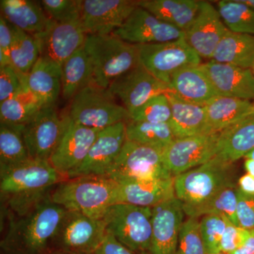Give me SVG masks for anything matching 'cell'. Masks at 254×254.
<instances>
[{
	"label": "cell",
	"mask_w": 254,
	"mask_h": 254,
	"mask_svg": "<svg viewBox=\"0 0 254 254\" xmlns=\"http://www.w3.org/2000/svg\"><path fill=\"white\" fill-rule=\"evenodd\" d=\"M50 192L33 201L6 208L7 224L1 241V254H48L46 252L66 211L53 201Z\"/></svg>",
	"instance_id": "6da1fadb"
},
{
	"label": "cell",
	"mask_w": 254,
	"mask_h": 254,
	"mask_svg": "<svg viewBox=\"0 0 254 254\" xmlns=\"http://www.w3.org/2000/svg\"><path fill=\"white\" fill-rule=\"evenodd\" d=\"M118 182L107 176L66 179L53 187L50 197L68 211L103 219L107 209L115 204Z\"/></svg>",
	"instance_id": "7a4b0ae2"
},
{
	"label": "cell",
	"mask_w": 254,
	"mask_h": 254,
	"mask_svg": "<svg viewBox=\"0 0 254 254\" xmlns=\"http://www.w3.org/2000/svg\"><path fill=\"white\" fill-rule=\"evenodd\" d=\"M83 46L91 60L93 83L103 89L139 64L138 46L114 34L87 35Z\"/></svg>",
	"instance_id": "3957f363"
},
{
	"label": "cell",
	"mask_w": 254,
	"mask_h": 254,
	"mask_svg": "<svg viewBox=\"0 0 254 254\" xmlns=\"http://www.w3.org/2000/svg\"><path fill=\"white\" fill-rule=\"evenodd\" d=\"M48 160L30 159L0 171L1 201H28L47 194L55 185L66 180Z\"/></svg>",
	"instance_id": "277c9868"
},
{
	"label": "cell",
	"mask_w": 254,
	"mask_h": 254,
	"mask_svg": "<svg viewBox=\"0 0 254 254\" xmlns=\"http://www.w3.org/2000/svg\"><path fill=\"white\" fill-rule=\"evenodd\" d=\"M234 163L215 156L208 162L174 177L175 196L184 205L204 202L227 187L236 186Z\"/></svg>",
	"instance_id": "5b68a950"
},
{
	"label": "cell",
	"mask_w": 254,
	"mask_h": 254,
	"mask_svg": "<svg viewBox=\"0 0 254 254\" xmlns=\"http://www.w3.org/2000/svg\"><path fill=\"white\" fill-rule=\"evenodd\" d=\"M152 208L116 203L107 209L103 220L106 231L133 253L150 252Z\"/></svg>",
	"instance_id": "8992f818"
},
{
	"label": "cell",
	"mask_w": 254,
	"mask_h": 254,
	"mask_svg": "<svg viewBox=\"0 0 254 254\" xmlns=\"http://www.w3.org/2000/svg\"><path fill=\"white\" fill-rule=\"evenodd\" d=\"M115 98L108 90L92 83L71 100L68 118L82 126L100 130L128 121L129 113Z\"/></svg>",
	"instance_id": "52a82bcc"
},
{
	"label": "cell",
	"mask_w": 254,
	"mask_h": 254,
	"mask_svg": "<svg viewBox=\"0 0 254 254\" xmlns=\"http://www.w3.org/2000/svg\"><path fill=\"white\" fill-rule=\"evenodd\" d=\"M105 176L118 182L173 178L163 160V150L127 139Z\"/></svg>",
	"instance_id": "ba28073f"
},
{
	"label": "cell",
	"mask_w": 254,
	"mask_h": 254,
	"mask_svg": "<svg viewBox=\"0 0 254 254\" xmlns=\"http://www.w3.org/2000/svg\"><path fill=\"white\" fill-rule=\"evenodd\" d=\"M137 46L139 64L167 84L170 85L172 76L179 70L201 64V58L184 36L175 41Z\"/></svg>",
	"instance_id": "9c48e42d"
},
{
	"label": "cell",
	"mask_w": 254,
	"mask_h": 254,
	"mask_svg": "<svg viewBox=\"0 0 254 254\" xmlns=\"http://www.w3.org/2000/svg\"><path fill=\"white\" fill-rule=\"evenodd\" d=\"M106 234L103 219L66 210L52 242L58 250L53 253L93 254Z\"/></svg>",
	"instance_id": "30bf717a"
},
{
	"label": "cell",
	"mask_w": 254,
	"mask_h": 254,
	"mask_svg": "<svg viewBox=\"0 0 254 254\" xmlns=\"http://www.w3.org/2000/svg\"><path fill=\"white\" fill-rule=\"evenodd\" d=\"M219 133L176 138L163 150L164 165L173 177L186 173L216 155Z\"/></svg>",
	"instance_id": "8fae6325"
},
{
	"label": "cell",
	"mask_w": 254,
	"mask_h": 254,
	"mask_svg": "<svg viewBox=\"0 0 254 254\" xmlns=\"http://www.w3.org/2000/svg\"><path fill=\"white\" fill-rule=\"evenodd\" d=\"M65 125L66 118H60L55 105H47L21 127L31 158L50 161L59 145Z\"/></svg>",
	"instance_id": "7c38bea8"
},
{
	"label": "cell",
	"mask_w": 254,
	"mask_h": 254,
	"mask_svg": "<svg viewBox=\"0 0 254 254\" xmlns=\"http://www.w3.org/2000/svg\"><path fill=\"white\" fill-rule=\"evenodd\" d=\"M127 122L100 130L86 158L67 179L85 176H105L121 153L127 140Z\"/></svg>",
	"instance_id": "4fadbf2b"
},
{
	"label": "cell",
	"mask_w": 254,
	"mask_h": 254,
	"mask_svg": "<svg viewBox=\"0 0 254 254\" xmlns=\"http://www.w3.org/2000/svg\"><path fill=\"white\" fill-rule=\"evenodd\" d=\"M36 37L42 59L63 68L64 63L84 45L87 34L81 21L60 23L50 19Z\"/></svg>",
	"instance_id": "5bb4252c"
},
{
	"label": "cell",
	"mask_w": 254,
	"mask_h": 254,
	"mask_svg": "<svg viewBox=\"0 0 254 254\" xmlns=\"http://www.w3.org/2000/svg\"><path fill=\"white\" fill-rule=\"evenodd\" d=\"M107 90L123 102L129 115L155 95L173 92L170 85L160 81L140 64L115 79Z\"/></svg>",
	"instance_id": "9a60e30c"
},
{
	"label": "cell",
	"mask_w": 254,
	"mask_h": 254,
	"mask_svg": "<svg viewBox=\"0 0 254 254\" xmlns=\"http://www.w3.org/2000/svg\"><path fill=\"white\" fill-rule=\"evenodd\" d=\"M65 118L64 131L50 162L67 179L68 174L77 169L86 158L100 130L75 123L68 115Z\"/></svg>",
	"instance_id": "2e32d148"
},
{
	"label": "cell",
	"mask_w": 254,
	"mask_h": 254,
	"mask_svg": "<svg viewBox=\"0 0 254 254\" xmlns=\"http://www.w3.org/2000/svg\"><path fill=\"white\" fill-rule=\"evenodd\" d=\"M138 6V0H83L81 23L87 35H110Z\"/></svg>",
	"instance_id": "e0dca14e"
},
{
	"label": "cell",
	"mask_w": 254,
	"mask_h": 254,
	"mask_svg": "<svg viewBox=\"0 0 254 254\" xmlns=\"http://www.w3.org/2000/svg\"><path fill=\"white\" fill-rule=\"evenodd\" d=\"M152 240L150 254H176L177 244L185 213L176 196L152 208Z\"/></svg>",
	"instance_id": "ac0fdd59"
},
{
	"label": "cell",
	"mask_w": 254,
	"mask_h": 254,
	"mask_svg": "<svg viewBox=\"0 0 254 254\" xmlns=\"http://www.w3.org/2000/svg\"><path fill=\"white\" fill-rule=\"evenodd\" d=\"M113 34L131 44L144 45L175 41L184 32L138 6Z\"/></svg>",
	"instance_id": "d6986e66"
},
{
	"label": "cell",
	"mask_w": 254,
	"mask_h": 254,
	"mask_svg": "<svg viewBox=\"0 0 254 254\" xmlns=\"http://www.w3.org/2000/svg\"><path fill=\"white\" fill-rule=\"evenodd\" d=\"M228 31L218 8L209 1H200L196 16L184 32V37L200 58L210 60Z\"/></svg>",
	"instance_id": "ffe728a7"
},
{
	"label": "cell",
	"mask_w": 254,
	"mask_h": 254,
	"mask_svg": "<svg viewBox=\"0 0 254 254\" xmlns=\"http://www.w3.org/2000/svg\"><path fill=\"white\" fill-rule=\"evenodd\" d=\"M219 95L254 101V76L250 68L210 60L201 64Z\"/></svg>",
	"instance_id": "44dd1931"
},
{
	"label": "cell",
	"mask_w": 254,
	"mask_h": 254,
	"mask_svg": "<svg viewBox=\"0 0 254 254\" xmlns=\"http://www.w3.org/2000/svg\"><path fill=\"white\" fill-rule=\"evenodd\" d=\"M118 183L115 204L127 203L153 208L175 195L174 177L165 180H130Z\"/></svg>",
	"instance_id": "7402d4cb"
},
{
	"label": "cell",
	"mask_w": 254,
	"mask_h": 254,
	"mask_svg": "<svg viewBox=\"0 0 254 254\" xmlns=\"http://www.w3.org/2000/svg\"><path fill=\"white\" fill-rule=\"evenodd\" d=\"M170 86L182 99L202 106L219 95L201 64L177 71L172 76Z\"/></svg>",
	"instance_id": "603a6c76"
},
{
	"label": "cell",
	"mask_w": 254,
	"mask_h": 254,
	"mask_svg": "<svg viewBox=\"0 0 254 254\" xmlns=\"http://www.w3.org/2000/svg\"><path fill=\"white\" fill-rule=\"evenodd\" d=\"M208 133H219L254 115V101L215 97L205 105Z\"/></svg>",
	"instance_id": "cb8c5ba5"
},
{
	"label": "cell",
	"mask_w": 254,
	"mask_h": 254,
	"mask_svg": "<svg viewBox=\"0 0 254 254\" xmlns=\"http://www.w3.org/2000/svg\"><path fill=\"white\" fill-rule=\"evenodd\" d=\"M167 95L171 105L170 125L176 138L208 133L204 106L182 99L174 92Z\"/></svg>",
	"instance_id": "d4e9b609"
},
{
	"label": "cell",
	"mask_w": 254,
	"mask_h": 254,
	"mask_svg": "<svg viewBox=\"0 0 254 254\" xmlns=\"http://www.w3.org/2000/svg\"><path fill=\"white\" fill-rule=\"evenodd\" d=\"M0 11L8 23L32 35L44 31L50 21L40 1L1 0Z\"/></svg>",
	"instance_id": "484cf974"
},
{
	"label": "cell",
	"mask_w": 254,
	"mask_h": 254,
	"mask_svg": "<svg viewBox=\"0 0 254 254\" xmlns=\"http://www.w3.org/2000/svg\"><path fill=\"white\" fill-rule=\"evenodd\" d=\"M24 83L44 106L55 105L62 94V67L40 58Z\"/></svg>",
	"instance_id": "4316f807"
},
{
	"label": "cell",
	"mask_w": 254,
	"mask_h": 254,
	"mask_svg": "<svg viewBox=\"0 0 254 254\" xmlns=\"http://www.w3.org/2000/svg\"><path fill=\"white\" fill-rule=\"evenodd\" d=\"M254 148V115L219 132L215 156L235 163Z\"/></svg>",
	"instance_id": "83f0119b"
},
{
	"label": "cell",
	"mask_w": 254,
	"mask_h": 254,
	"mask_svg": "<svg viewBox=\"0 0 254 254\" xmlns=\"http://www.w3.org/2000/svg\"><path fill=\"white\" fill-rule=\"evenodd\" d=\"M199 4L198 0H138V6L183 32L193 22Z\"/></svg>",
	"instance_id": "f1b7e54d"
},
{
	"label": "cell",
	"mask_w": 254,
	"mask_h": 254,
	"mask_svg": "<svg viewBox=\"0 0 254 254\" xmlns=\"http://www.w3.org/2000/svg\"><path fill=\"white\" fill-rule=\"evenodd\" d=\"M210 60L251 69L254 66V36L227 31Z\"/></svg>",
	"instance_id": "f546056e"
},
{
	"label": "cell",
	"mask_w": 254,
	"mask_h": 254,
	"mask_svg": "<svg viewBox=\"0 0 254 254\" xmlns=\"http://www.w3.org/2000/svg\"><path fill=\"white\" fill-rule=\"evenodd\" d=\"M93 83V71L89 57L82 46L64 63L62 68V95L72 100L78 92Z\"/></svg>",
	"instance_id": "4dcf8cb0"
},
{
	"label": "cell",
	"mask_w": 254,
	"mask_h": 254,
	"mask_svg": "<svg viewBox=\"0 0 254 254\" xmlns=\"http://www.w3.org/2000/svg\"><path fill=\"white\" fill-rule=\"evenodd\" d=\"M44 105L27 87L9 99L0 103V124L21 127L34 118Z\"/></svg>",
	"instance_id": "1f68e13d"
},
{
	"label": "cell",
	"mask_w": 254,
	"mask_h": 254,
	"mask_svg": "<svg viewBox=\"0 0 254 254\" xmlns=\"http://www.w3.org/2000/svg\"><path fill=\"white\" fill-rule=\"evenodd\" d=\"M238 186L224 189L204 202L193 205H184V211L189 218H197L205 215H217L225 217L235 225L237 218Z\"/></svg>",
	"instance_id": "d6a6232c"
},
{
	"label": "cell",
	"mask_w": 254,
	"mask_h": 254,
	"mask_svg": "<svg viewBox=\"0 0 254 254\" xmlns=\"http://www.w3.org/2000/svg\"><path fill=\"white\" fill-rule=\"evenodd\" d=\"M13 39L10 50L11 65L20 74L27 75L41 57L38 40L34 35L11 25Z\"/></svg>",
	"instance_id": "836d02e7"
},
{
	"label": "cell",
	"mask_w": 254,
	"mask_h": 254,
	"mask_svg": "<svg viewBox=\"0 0 254 254\" xmlns=\"http://www.w3.org/2000/svg\"><path fill=\"white\" fill-rule=\"evenodd\" d=\"M21 127L0 124V171L31 159L23 139Z\"/></svg>",
	"instance_id": "e575fe53"
},
{
	"label": "cell",
	"mask_w": 254,
	"mask_h": 254,
	"mask_svg": "<svg viewBox=\"0 0 254 254\" xmlns=\"http://www.w3.org/2000/svg\"><path fill=\"white\" fill-rule=\"evenodd\" d=\"M127 139L163 150L176 138L170 124L127 122Z\"/></svg>",
	"instance_id": "d590c367"
},
{
	"label": "cell",
	"mask_w": 254,
	"mask_h": 254,
	"mask_svg": "<svg viewBox=\"0 0 254 254\" xmlns=\"http://www.w3.org/2000/svg\"><path fill=\"white\" fill-rule=\"evenodd\" d=\"M218 10L229 31L254 36V8L242 0H221Z\"/></svg>",
	"instance_id": "8d00e7d4"
},
{
	"label": "cell",
	"mask_w": 254,
	"mask_h": 254,
	"mask_svg": "<svg viewBox=\"0 0 254 254\" xmlns=\"http://www.w3.org/2000/svg\"><path fill=\"white\" fill-rule=\"evenodd\" d=\"M171 105L167 94L155 95L130 115V120L153 124H170Z\"/></svg>",
	"instance_id": "74e56055"
},
{
	"label": "cell",
	"mask_w": 254,
	"mask_h": 254,
	"mask_svg": "<svg viewBox=\"0 0 254 254\" xmlns=\"http://www.w3.org/2000/svg\"><path fill=\"white\" fill-rule=\"evenodd\" d=\"M176 254H207L198 219L189 218L184 222Z\"/></svg>",
	"instance_id": "f35d334b"
},
{
	"label": "cell",
	"mask_w": 254,
	"mask_h": 254,
	"mask_svg": "<svg viewBox=\"0 0 254 254\" xmlns=\"http://www.w3.org/2000/svg\"><path fill=\"white\" fill-rule=\"evenodd\" d=\"M228 220L225 217L217 215L202 217L200 230L207 254L220 252V242Z\"/></svg>",
	"instance_id": "ab89813d"
},
{
	"label": "cell",
	"mask_w": 254,
	"mask_h": 254,
	"mask_svg": "<svg viewBox=\"0 0 254 254\" xmlns=\"http://www.w3.org/2000/svg\"><path fill=\"white\" fill-rule=\"evenodd\" d=\"M40 2L50 19L60 23L81 20L82 0H43Z\"/></svg>",
	"instance_id": "60d3db41"
},
{
	"label": "cell",
	"mask_w": 254,
	"mask_h": 254,
	"mask_svg": "<svg viewBox=\"0 0 254 254\" xmlns=\"http://www.w3.org/2000/svg\"><path fill=\"white\" fill-rule=\"evenodd\" d=\"M25 76L11 65L0 67V103L9 99L24 88Z\"/></svg>",
	"instance_id": "b9f144b4"
},
{
	"label": "cell",
	"mask_w": 254,
	"mask_h": 254,
	"mask_svg": "<svg viewBox=\"0 0 254 254\" xmlns=\"http://www.w3.org/2000/svg\"><path fill=\"white\" fill-rule=\"evenodd\" d=\"M250 233V230H245L228 220L220 242V252L231 254L245 243Z\"/></svg>",
	"instance_id": "7bdbcfd3"
},
{
	"label": "cell",
	"mask_w": 254,
	"mask_h": 254,
	"mask_svg": "<svg viewBox=\"0 0 254 254\" xmlns=\"http://www.w3.org/2000/svg\"><path fill=\"white\" fill-rule=\"evenodd\" d=\"M237 218L239 226L247 230H254V195L237 190Z\"/></svg>",
	"instance_id": "ee69618b"
},
{
	"label": "cell",
	"mask_w": 254,
	"mask_h": 254,
	"mask_svg": "<svg viewBox=\"0 0 254 254\" xmlns=\"http://www.w3.org/2000/svg\"><path fill=\"white\" fill-rule=\"evenodd\" d=\"M12 39L11 25L0 15V67L11 65L10 50Z\"/></svg>",
	"instance_id": "f6af8a7d"
},
{
	"label": "cell",
	"mask_w": 254,
	"mask_h": 254,
	"mask_svg": "<svg viewBox=\"0 0 254 254\" xmlns=\"http://www.w3.org/2000/svg\"><path fill=\"white\" fill-rule=\"evenodd\" d=\"M93 254H135L107 232L104 240Z\"/></svg>",
	"instance_id": "bcb514c9"
},
{
	"label": "cell",
	"mask_w": 254,
	"mask_h": 254,
	"mask_svg": "<svg viewBox=\"0 0 254 254\" xmlns=\"http://www.w3.org/2000/svg\"><path fill=\"white\" fill-rule=\"evenodd\" d=\"M238 188L244 193L254 195V177L247 173L238 180Z\"/></svg>",
	"instance_id": "7dc6e473"
},
{
	"label": "cell",
	"mask_w": 254,
	"mask_h": 254,
	"mask_svg": "<svg viewBox=\"0 0 254 254\" xmlns=\"http://www.w3.org/2000/svg\"><path fill=\"white\" fill-rule=\"evenodd\" d=\"M231 254H254V230H251L250 237L245 243Z\"/></svg>",
	"instance_id": "c3c4849f"
},
{
	"label": "cell",
	"mask_w": 254,
	"mask_h": 254,
	"mask_svg": "<svg viewBox=\"0 0 254 254\" xmlns=\"http://www.w3.org/2000/svg\"><path fill=\"white\" fill-rule=\"evenodd\" d=\"M245 168L247 173L254 177V160L246 158Z\"/></svg>",
	"instance_id": "681fc988"
},
{
	"label": "cell",
	"mask_w": 254,
	"mask_h": 254,
	"mask_svg": "<svg viewBox=\"0 0 254 254\" xmlns=\"http://www.w3.org/2000/svg\"><path fill=\"white\" fill-rule=\"evenodd\" d=\"M245 158L247 159H251V160H254V148L253 150H252V151L250 152V153H249L248 154L246 155Z\"/></svg>",
	"instance_id": "f907efd6"
},
{
	"label": "cell",
	"mask_w": 254,
	"mask_h": 254,
	"mask_svg": "<svg viewBox=\"0 0 254 254\" xmlns=\"http://www.w3.org/2000/svg\"><path fill=\"white\" fill-rule=\"evenodd\" d=\"M242 1L254 8V0H242Z\"/></svg>",
	"instance_id": "816d5d0a"
},
{
	"label": "cell",
	"mask_w": 254,
	"mask_h": 254,
	"mask_svg": "<svg viewBox=\"0 0 254 254\" xmlns=\"http://www.w3.org/2000/svg\"><path fill=\"white\" fill-rule=\"evenodd\" d=\"M50 254H63V253H50Z\"/></svg>",
	"instance_id": "f5cc1de1"
},
{
	"label": "cell",
	"mask_w": 254,
	"mask_h": 254,
	"mask_svg": "<svg viewBox=\"0 0 254 254\" xmlns=\"http://www.w3.org/2000/svg\"><path fill=\"white\" fill-rule=\"evenodd\" d=\"M251 69H252V73H253L254 76V66H253V67L251 68Z\"/></svg>",
	"instance_id": "db71d44e"
},
{
	"label": "cell",
	"mask_w": 254,
	"mask_h": 254,
	"mask_svg": "<svg viewBox=\"0 0 254 254\" xmlns=\"http://www.w3.org/2000/svg\"><path fill=\"white\" fill-rule=\"evenodd\" d=\"M214 254H227L223 253V252H218V253Z\"/></svg>",
	"instance_id": "11a10c76"
}]
</instances>
